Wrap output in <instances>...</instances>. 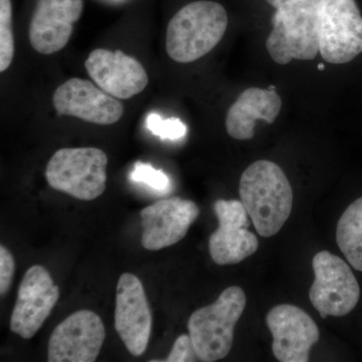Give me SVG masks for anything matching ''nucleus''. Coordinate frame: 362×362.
<instances>
[{
	"instance_id": "1",
	"label": "nucleus",
	"mask_w": 362,
	"mask_h": 362,
	"mask_svg": "<svg viewBox=\"0 0 362 362\" xmlns=\"http://www.w3.org/2000/svg\"><path fill=\"white\" fill-rule=\"evenodd\" d=\"M240 197L261 237L279 233L292 211L291 185L282 168L272 161L254 162L244 171Z\"/></svg>"
},
{
	"instance_id": "2",
	"label": "nucleus",
	"mask_w": 362,
	"mask_h": 362,
	"mask_svg": "<svg viewBox=\"0 0 362 362\" xmlns=\"http://www.w3.org/2000/svg\"><path fill=\"white\" fill-rule=\"evenodd\" d=\"M225 7L211 0H199L180 9L169 21L166 52L173 61L192 63L213 51L228 28Z\"/></svg>"
},
{
	"instance_id": "3",
	"label": "nucleus",
	"mask_w": 362,
	"mask_h": 362,
	"mask_svg": "<svg viewBox=\"0 0 362 362\" xmlns=\"http://www.w3.org/2000/svg\"><path fill=\"white\" fill-rule=\"evenodd\" d=\"M246 304L244 290L238 286H230L214 303L192 314L188 320V331L199 361H218L230 354L235 324Z\"/></svg>"
},
{
	"instance_id": "4",
	"label": "nucleus",
	"mask_w": 362,
	"mask_h": 362,
	"mask_svg": "<svg viewBox=\"0 0 362 362\" xmlns=\"http://www.w3.org/2000/svg\"><path fill=\"white\" fill-rule=\"evenodd\" d=\"M108 157L95 147L59 149L47 163L49 187L81 199L93 201L106 189Z\"/></svg>"
},
{
	"instance_id": "5",
	"label": "nucleus",
	"mask_w": 362,
	"mask_h": 362,
	"mask_svg": "<svg viewBox=\"0 0 362 362\" xmlns=\"http://www.w3.org/2000/svg\"><path fill=\"white\" fill-rule=\"evenodd\" d=\"M319 52L327 63L342 65L362 52V16L356 0H319Z\"/></svg>"
},
{
	"instance_id": "6",
	"label": "nucleus",
	"mask_w": 362,
	"mask_h": 362,
	"mask_svg": "<svg viewBox=\"0 0 362 362\" xmlns=\"http://www.w3.org/2000/svg\"><path fill=\"white\" fill-rule=\"evenodd\" d=\"M312 267L315 279L309 299L321 317H342L354 310L361 298V288L349 264L322 251L314 256Z\"/></svg>"
},
{
	"instance_id": "7",
	"label": "nucleus",
	"mask_w": 362,
	"mask_h": 362,
	"mask_svg": "<svg viewBox=\"0 0 362 362\" xmlns=\"http://www.w3.org/2000/svg\"><path fill=\"white\" fill-rule=\"evenodd\" d=\"M272 25L273 30L267 39L266 47L275 63L287 65L293 59L311 61L316 58L319 52L317 7L276 11Z\"/></svg>"
},
{
	"instance_id": "8",
	"label": "nucleus",
	"mask_w": 362,
	"mask_h": 362,
	"mask_svg": "<svg viewBox=\"0 0 362 362\" xmlns=\"http://www.w3.org/2000/svg\"><path fill=\"white\" fill-rule=\"evenodd\" d=\"M106 331L101 318L90 310H80L66 317L52 331L49 341V362L96 361Z\"/></svg>"
},
{
	"instance_id": "9",
	"label": "nucleus",
	"mask_w": 362,
	"mask_h": 362,
	"mask_svg": "<svg viewBox=\"0 0 362 362\" xmlns=\"http://www.w3.org/2000/svg\"><path fill=\"white\" fill-rule=\"evenodd\" d=\"M59 289L45 267L25 272L11 319V330L23 339L37 334L59 301Z\"/></svg>"
},
{
	"instance_id": "10",
	"label": "nucleus",
	"mask_w": 362,
	"mask_h": 362,
	"mask_svg": "<svg viewBox=\"0 0 362 362\" xmlns=\"http://www.w3.org/2000/svg\"><path fill=\"white\" fill-rule=\"evenodd\" d=\"M218 228L209 238V254L216 265H233L257 252L256 235L247 230V211L240 201L218 199L214 204Z\"/></svg>"
},
{
	"instance_id": "11",
	"label": "nucleus",
	"mask_w": 362,
	"mask_h": 362,
	"mask_svg": "<svg viewBox=\"0 0 362 362\" xmlns=\"http://www.w3.org/2000/svg\"><path fill=\"white\" fill-rule=\"evenodd\" d=\"M267 325L273 337L272 350L281 362H307L310 350L318 342L315 321L299 307L280 304L267 315Z\"/></svg>"
},
{
	"instance_id": "12",
	"label": "nucleus",
	"mask_w": 362,
	"mask_h": 362,
	"mask_svg": "<svg viewBox=\"0 0 362 362\" xmlns=\"http://www.w3.org/2000/svg\"><path fill=\"white\" fill-rule=\"evenodd\" d=\"M152 316L139 278L124 273L117 284L115 328L132 356H141L148 346Z\"/></svg>"
},
{
	"instance_id": "13",
	"label": "nucleus",
	"mask_w": 362,
	"mask_h": 362,
	"mask_svg": "<svg viewBox=\"0 0 362 362\" xmlns=\"http://www.w3.org/2000/svg\"><path fill=\"white\" fill-rule=\"evenodd\" d=\"M52 104L59 115L76 117L98 125H112L123 116L124 107L92 82L80 78L66 81L54 90Z\"/></svg>"
},
{
	"instance_id": "14",
	"label": "nucleus",
	"mask_w": 362,
	"mask_h": 362,
	"mask_svg": "<svg viewBox=\"0 0 362 362\" xmlns=\"http://www.w3.org/2000/svg\"><path fill=\"white\" fill-rule=\"evenodd\" d=\"M85 68L98 87L117 99L134 97L148 85L142 64L120 49H94L86 59Z\"/></svg>"
},
{
	"instance_id": "15",
	"label": "nucleus",
	"mask_w": 362,
	"mask_h": 362,
	"mask_svg": "<svg viewBox=\"0 0 362 362\" xmlns=\"http://www.w3.org/2000/svg\"><path fill=\"white\" fill-rule=\"evenodd\" d=\"M199 214L195 202L180 197L161 199L141 211L142 246L159 251L173 246L187 235Z\"/></svg>"
},
{
	"instance_id": "16",
	"label": "nucleus",
	"mask_w": 362,
	"mask_h": 362,
	"mask_svg": "<svg viewBox=\"0 0 362 362\" xmlns=\"http://www.w3.org/2000/svg\"><path fill=\"white\" fill-rule=\"evenodd\" d=\"M83 11V0H37L28 30L33 49L42 54L63 49Z\"/></svg>"
},
{
	"instance_id": "17",
	"label": "nucleus",
	"mask_w": 362,
	"mask_h": 362,
	"mask_svg": "<svg viewBox=\"0 0 362 362\" xmlns=\"http://www.w3.org/2000/svg\"><path fill=\"white\" fill-rule=\"evenodd\" d=\"M282 108V100L276 90L249 88L230 107L226 118V132L237 140H250L255 136L257 120L272 124Z\"/></svg>"
},
{
	"instance_id": "18",
	"label": "nucleus",
	"mask_w": 362,
	"mask_h": 362,
	"mask_svg": "<svg viewBox=\"0 0 362 362\" xmlns=\"http://www.w3.org/2000/svg\"><path fill=\"white\" fill-rule=\"evenodd\" d=\"M337 242L350 265L362 272V197L352 202L338 221Z\"/></svg>"
},
{
	"instance_id": "19",
	"label": "nucleus",
	"mask_w": 362,
	"mask_h": 362,
	"mask_svg": "<svg viewBox=\"0 0 362 362\" xmlns=\"http://www.w3.org/2000/svg\"><path fill=\"white\" fill-rule=\"evenodd\" d=\"M14 56L11 0H0V71L11 66Z\"/></svg>"
},
{
	"instance_id": "20",
	"label": "nucleus",
	"mask_w": 362,
	"mask_h": 362,
	"mask_svg": "<svg viewBox=\"0 0 362 362\" xmlns=\"http://www.w3.org/2000/svg\"><path fill=\"white\" fill-rule=\"evenodd\" d=\"M146 123L150 132L162 140L175 141L187 134V126L178 118L163 119L158 114L151 113L147 117Z\"/></svg>"
},
{
	"instance_id": "21",
	"label": "nucleus",
	"mask_w": 362,
	"mask_h": 362,
	"mask_svg": "<svg viewBox=\"0 0 362 362\" xmlns=\"http://www.w3.org/2000/svg\"><path fill=\"white\" fill-rule=\"evenodd\" d=\"M130 178L134 182L143 183L162 194L168 192L170 185L168 176L163 171L156 169L151 164L144 162H136Z\"/></svg>"
},
{
	"instance_id": "22",
	"label": "nucleus",
	"mask_w": 362,
	"mask_h": 362,
	"mask_svg": "<svg viewBox=\"0 0 362 362\" xmlns=\"http://www.w3.org/2000/svg\"><path fill=\"white\" fill-rule=\"evenodd\" d=\"M199 359L189 335L183 334L176 339L166 362L197 361Z\"/></svg>"
},
{
	"instance_id": "23",
	"label": "nucleus",
	"mask_w": 362,
	"mask_h": 362,
	"mask_svg": "<svg viewBox=\"0 0 362 362\" xmlns=\"http://www.w3.org/2000/svg\"><path fill=\"white\" fill-rule=\"evenodd\" d=\"M14 274V259L6 247H0V294H7L11 289Z\"/></svg>"
},
{
	"instance_id": "24",
	"label": "nucleus",
	"mask_w": 362,
	"mask_h": 362,
	"mask_svg": "<svg viewBox=\"0 0 362 362\" xmlns=\"http://www.w3.org/2000/svg\"><path fill=\"white\" fill-rule=\"evenodd\" d=\"M276 11H295V9L315 8L319 0H267Z\"/></svg>"
},
{
	"instance_id": "25",
	"label": "nucleus",
	"mask_w": 362,
	"mask_h": 362,
	"mask_svg": "<svg viewBox=\"0 0 362 362\" xmlns=\"http://www.w3.org/2000/svg\"><path fill=\"white\" fill-rule=\"evenodd\" d=\"M323 65L318 66V69H320V70H323Z\"/></svg>"
}]
</instances>
